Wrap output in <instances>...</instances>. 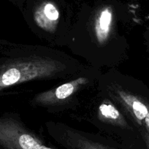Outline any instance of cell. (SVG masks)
<instances>
[{"label":"cell","instance_id":"ba28073f","mask_svg":"<svg viewBox=\"0 0 149 149\" xmlns=\"http://www.w3.org/2000/svg\"><path fill=\"white\" fill-rule=\"evenodd\" d=\"M99 115L102 120L115 125L126 127L127 122L118 109L111 102H103L99 107Z\"/></svg>","mask_w":149,"mask_h":149},{"label":"cell","instance_id":"52a82bcc","mask_svg":"<svg viewBox=\"0 0 149 149\" xmlns=\"http://www.w3.org/2000/svg\"><path fill=\"white\" fill-rule=\"evenodd\" d=\"M112 19L113 15L109 9L104 10L97 18L94 30L97 41L100 44H104L108 39L111 29Z\"/></svg>","mask_w":149,"mask_h":149},{"label":"cell","instance_id":"3957f363","mask_svg":"<svg viewBox=\"0 0 149 149\" xmlns=\"http://www.w3.org/2000/svg\"><path fill=\"white\" fill-rule=\"evenodd\" d=\"M86 78H78L75 80L62 84L55 88L37 94L34 102L38 104H54L70 98L77 90L88 83Z\"/></svg>","mask_w":149,"mask_h":149},{"label":"cell","instance_id":"7a4b0ae2","mask_svg":"<svg viewBox=\"0 0 149 149\" xmlns=\"http://www.w3.org/2000/svg\"><path fill=\"white\" fill-rule=\"evenodd\" d=\"M0 145L5 149H55L12 118H0Z\"/></svg>","mask_w":149,"mask_h":149},{"label":"cell","instance_id":"9c48e42d","mask_svg":"<svg viewBox=\"0 0 149 149\" xmlns=\"http://www.w3.org/2000/svg\"><path fill=\"white\" fill-rule=\"evenodd\" d=\"M143 139H144L145 143H146V146H147L148 149H149V133L148 132L143 133Z\"/></svg>","mask_w":149,"mask_h":149},{"label":"cell","instance_id":"8992f818","mask_svg":"<svg viewBox=\"0 0 149 149\" xmlns=\"http://www.w3.org/2000/svg\"><path fill=\"white\" fill-rule=\"evenodd\" d=\"M61 140L64 146L70 149H113L81 134L70 132H67Z\"/></svg>","mask_w":149,"mask_h":149},{"label":"cell","instance_id":"6da1fadb","mask_svg":"<svg viewBox=\"0 0 149 149\" xmlns=\"http://www.w3.org/2000/svg\"><path fill=\"white\" fill-rule=\"evenodd\" d=\"M65 67L64 64L51 58L16 60L0 69V91L27 81L54 76Z\"/></svg>","mask_w":149,"mask_h":149},{"label":"cell","instance_id":"5b68a950","mask_svg":"<svg viewBox=\"0 0 149 149\" xmlns=\"http://www.w3.org/2000/svg\"><path fill=\"white\" fill-rule=\"evenodd\" d=\"M59 13L54 5L48 3L38 10L34 14V21L40 28L48 32L53 33L56 31L58 24Z\"/></svg>","mask_w":149,"mask_h":149},{"label":"cell","instance_id":"277c9868","mask_svg":"<svg viewBox=\"0 0 149 149\" xmlns=\"http://www.w3.org/2000/svg\"><path fill=\"white\" fill-rule=\"evenodd\" d=\"M118 100L128 110L137 123L142 125L145 118L149 113V104L145 102L140 98L133 94L123 91L117 90Z\"/></svg>","mask_w":149,"mask_h":149}]
</instances>
